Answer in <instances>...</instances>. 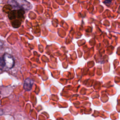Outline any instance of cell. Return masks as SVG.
<instances>
[{
  "instance_id": "obj_6",
  "label": "cell",
  "mask_w": 120,
  "mask_h": 120,
  "mask_svg": "<svg viewBox=\"0 0 120 120\" xmlns=\"http://www.w3.org/2000/svg\"><path fill=\"white\" fill-rule=\"evenodd\" d=\"M4 8H6V10L5 11V12H7V13H9V12L11 11V10L12 8L11 5H5L4 7Z\"/></svg>"
},
{
  "instance_id": "obj_7",
  "label": "cell",
  "mask_w": 120,
  "mask_h": 120,
  "mask_svg": "<svg viewBox=\"0 0 120 120\" xmlns=\"http://www.w3.org/2000/svg\"><path fill=\"white\" fill-rule=\"evenodd\" d=\"M112 1V0H105L104 3L105 5H106L107 6H109L111 4Z\"/></svg>"
},
{
  "instance_id": "obj_4",
  "label": "cell",
  "mask_w": 120,
  "mask_h": 120,
  "mask_svg": "<svg viewBox=\"0 0 120 120\" xmlns=\"http://www.w3.org/2000/svg\"><path fill=\"white\" fill-rule=\"evenodd\" d=\"M12 25L14 28H17L19 27L21 24V22L19 19H15L11 22Z\"/></svg>"
},
{
  "instance_id": "obj_5",
  "label": "cell",
  "mask_w": 120,
  "mask_h": 120,
  "mask_svg": "<svg viewBox=\"0 0 120 120\" xmlns=\"http://www.w3.org/2000/svg\"><path fill=\"white\" fill-rule=\"evenodd\" d=\"M24 13V11L23 9L17 10V18L19 20L23 19Z\"/></svg>"
},
{
  "instance_id": "obj_1",
  "label": "cell",
  "mask_w": 120,
  "mask_h": 120,
  "mask_svg": "<svg viewBox=\"0 0 120 120\" xmlns=\"http://www.w3.org/2000/svg\"><path fill=\"white\" fill-rule=\"evenodd\" d=\"M2 58L4 67L7 68H11L14 65V60L13 57L10 54L5 53Z\"/></svg>"
},
{
  "instance_id": "obj_3",
  "label": "cell",
  "mask_w": 120,
  "mask_h": 120,
  "mask_svg": "<svg viewBox=\"0 0 120 120\" xmlns=\"http://www.w3.org/2000/svg\"><path fill=\"white\" fill-rule=\"evenodd\" d=\"M8 16L10 20L16 19L17 18V10H13L8 13Z\"/></svg>"
},
{
  "instance_id": "obj_2",
  "label": "cell",
  "mask_w": 120,
  "mask_h": 120,
  "mask_svg": "<svg viewBox=\"0 0 120 120\" xmlns=\"http://www.w3.org/2000/svg\"><path fill=\"white\" fill-rule=\"evenodd\" d=\"M33 83V82L29 78L27 79L26 80H25L24 82V89L26 90H30L31 89Z\"/></svg>"
}]
</instances>
